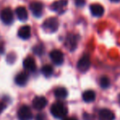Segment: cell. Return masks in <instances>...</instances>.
<instances>
[{
  "instance_id": "cell-1",
  "label": "cell",
  "mask_w": 120,
  "mask_h": 120,
  "mask_svg": "<svg viewBox=\"0 0 120 120\" xmlns=\"http://www.w3.org/2000/svg\"><path fill=\"white\" fill-rule=\"evenodd\" d=\"M50 113L54 118L58 119H64L67 118V109L65 105L62 102H55L51 105Z\"/></svg>"
},
{
  "instance_id": "cell-2",
  "label": "cell",
  "mask_w": 120,
  "mask_h": 120,
  "mask_svg": "<svg viewBox=\"0 0 120 120\" xmlns=\"http://www.w3.org/2000/svg\"><path fill=\"white\" fill-rule=\"evenodd\" d=\"M59 26L58 20L56 17H50L44 21L42 25V28L46 31L50 32H55L58 30Z\"/></svg>"
},
{
  "instance_id": "cell-3",
  "label": "cell",
  "mask_w": 120,
  "mask_h": 120,
  "mask_svg": "<svg viewBox=\"0 0 120 120\" xmlns=\"http://www.w3.org/2000/svg\"><path fill=\"white\" fill-rule=\"evenodd\" d=\"M17 117L19 120H32L33 114L31 109L27 105H22L18 109Z\"/></svg>"
},
{
  "instance_id": "cell-4",
  "label": "cell",
  "mask_w": 120,
  "mask_h": 120,
  "mask_svg": "<svg viewBox=\"0 0 120 120\" xmlns=\"http://www.w3.org/2000/svg\"><path fill=\"white\" fill-rule=\"evenodd\" d=\"M1 21L6 25H11L13 22V12L11 8H6L2 10L0 13Z\"/></svg>"
},
{
  "instance_id": "cell-5",
  "label": "cell",
  "mask_w": 120,
  "mask_h": 120,
  "mask_svg": "<svg viewBox=\"0 0 120 120\" xmlns=\"http://www.w3.org/2000/svg\"><path fill=\"white\" fill-rule=\"evenodd\" d=\"M77 69L81 72H87L90 69L91 66V59L88 55H85L78 60L77 62Z\"/></svg>"
},
{
  "instance_id": "cell-6",
  "label": "cell",
  "mask_w": 120,
  "mask_h": 120,
  "mask_svg": "<svg viewBox=\"0 0 120 120\" xmlns=\"http://www.w3.org/2000/svg\"><path fill=\"white\" fill-rule=\"evenodd\" d=\"M50 59L52 60V61L57 65H60L63 63V60H64V56L63 53L61 52L60 50H54L50 52Z\"/></svg>"
},
{
  "instance_id": "cell-7",
  "label": "cell",
  "mask_w": 120,
  "mask_h": 120,
  "mask_svg": "<svg viewBox=\"0 0 120 120\" xmlns=\"http://www.w3.org/2000/svg\"><path fill=\"white\" fill-rule=\"evenodd\" d=\"M47 101L46 98L43 96H35V98L32 101V105L37 110H41L43 109L45 106L47 105Z\"/></svg>"
},
{
  "instance_id": "cell-8",
  "label": "cell",
  "mask_w": 120,
  "mask_h": 120,
  "mask_svg": "<svg viewBox=\"0 0 120 120\" xmlns=\"http://www.w3.org/2000/svg\"><path fill=\"white\" fill-rule=\"evenodd\" d=\"M77 42H78V36L73 34H71L67 36V39H66V47L70 49V51H73L77 48Z\"/></svg>"
},
{
  "instance_id": "cell-9",
  "label": "cell",
  "mask_w": 120,
  "mask_h": 120,
  "mask_svg": "<svg viewBox=\"0 0 120 120\" xmlns=\"http://www.w3.org/2000/svg\"><path fill=\"white\" fill-rule=\"evenodd\" d=\"M67 6V0H58L52 3L51 9L57 12L64 11Z\"/></svg>"
},
{
  "instance_id": "cell-10",
  "label": "cell",
  "mask_w": 120,
  "mask_h": 120,
  "mask_svg": "<svg viewBox=\"0 0 120 120\" xmlns=\"http://www.w3.org/2000/svg\"><path fill=\"white\" fill-rule=\"evenodd\" d=\"M30 9L32 11L33 15L39 17L42 15L43 11V4L40 2H32L30 4Z\"/></svg>"
},
{
  "instance_id": "cell-11",
  "label": "cell",
  "mask_w": 120,
  "mask_h": 120,
  "mask_svg": "<svg viewBox=\"0 0 120 120\" xmlns=\"http://www.w3.org/2000/svg\"><path fill=\"white\" fill-rule=\"evenodd\" d=\"M23 67L26 70L30 72H33L36 70V64L33 57L28 56L23 60Z\"/></svg>"
},
{
  "instance_id": "cell-12",
  "label": "cell",
  "mask_w": 120,
  "mask_h": 120,
  "mask_svg": "<svg viewBox=\"0 0 120 120\" xmlns=\"http://www.w3.org/2000/svg\"><path fill=\"white\" fill-rule=\"evenodd\" d=\"M114 112L109 109H102L99 112V120H114Z\"/></svg>"
},
{
  "instance_id": "cell-13",
  "label": "cell",
  "mask_w": 120,
  "mask_h": 120,
  "mask_svg": "<svg viewBox=\"0 0 120 120\" xmlns=\"http://www.w3.org/2000/svg\"><path fill=\"white\" fill-rule=\"evenodd\" d=\"M28 81V74L26 72H21L17 74L15 77V82L18 86H25Z\"/></svg>"
},
{
  "instance_id": "cell-14",
  "label": "cell",
  "mask_w": 120,
  "mask_h": 120,
  "mask_svg": "<svg viewBox=\"0 0 120 120\" xmlns=\"http://www.w3.org/2000/svg\"><path fill=\"white\" fill-rule=\"evenodd\" d=\"M90 9H91V14L94 16H96V17L102 16L104 12V7L100 4H92L90 7Z\"/></svg>"
},
{
  "instance_id": "cell-15",
  "label": "cell",
  "mask_w": 120,
  "mask_h": 120,
  "mask_svg": "<svg viewBox=\"0 0 120 120\" xmlns=\"http://www.w3.org/2000/svg\"><path fill=\"white\" fill-rule=\"evenodd\" d=\"M31 34V30L29 25H24L18 30V36L22 39H28Z\"/></svg>"
},
{
  "instance_id": "cell-16",
  "label": "cell",
  "mask_w": 120,
  "mask_h": 120,
  "mask_svg": "<svg viewBox=\"0 0 120 120\" xmlns=\"http://www.w3.org/2000/svg\"><path fill=\"white\" fill-rule=\"evenodd\" d=\"M15 11H16L17 16L18 19L20 21H25L27 20L28 12H27V10L26 9V8H24V7H18V8H16Z\"/></svg>"
},
{
  "instance_id": "cell-17",
  "label": "cell",
  "mask_w": 120,
  "mask_h": 120,
  "mask_svg": "<svg viewBox=\"0 0 120 120\" xmlns=\"http://www.w3.org/2000/svg\"><path fill=\"white\" fill-rule=\"evenodd\" d=\"M96 95L93 90H87L82 93V99L85 102L91 103L95 100Z\"/></svg>"
},
{
  "instance_id": "cell-18",
  "label": "cell",
  "mask_w": 120,
  "mask_h": 120,
  "mask_svg": "<svg viewBox=\"0 0 120 120\" xmlns=\"http://www.w3.org/2000/svg\"><path fill=\"white\" fill-rule=\"evenodd\" d=\"M54 96L58 99H65L67 96V91L65 87H57L54 90Z\"/></svg>"
},
{
  "instance_id": "cell-19",
  "label": "cell",
  "mask_w": 120,
  "mask_h": 120,
  "mask_svg": "<svg viewBox=\"0 0 120 120\" xmlns=\"http://www.w3.org/2000/svg\"><path fill=\"white\" fill-rule=\"evenodd\" d=\"M41 73L43 74L44 76L49 78V77H50L52 74H53L54 69H53V67H52L50 65H44V66L42 67Z\"/></svg>"
},
{
  "instance_id": "cell-20",
  "label": "cell",
  "mask_w": 120,
  "mask_h": 120,
  "mask_svg": "<svg viewBox=\"0 0 120 120\" xmlns=\"http://www.w3.org/2000/svg\"><path fill=\"white\" fill-rule=\"evenodd\" d=\"M99 84H100L102 88H108L109 87V85H110V80L106 76H103L99 79Z\"/></svg>"
},
{
  "instance_id": "cell-21",
  "label": "cell",
  "mask_w": 120,
  "mask_h": 120,
  "mask_svg": "<svg viewBox=\"0 0 120 120\" xmlns=\"http://www.w3.org/2000/svg\"><path fill=\"white\" fill-rule=\"evenodd\" d=\"M33 51L36 55H42L44 53V48L42 45H38L33 48Z\"/></svg>"
},
{
  "instance_id": "cell-22",
  "label": "cell",
  "mask_w": 120,
  "mask_h": 120,
  "mask_svg": "<svg viewBox=\"0 0 120 120\" xmlns=\"http://www.w3.org/2000/svg\"><path fill=\"white\" fill-rule=\"evenodd\" d=\"M6 107H7V105H6V104H5V103L0 102V114H1V113L3 112L5 109H6Z\"/></svg>"
},
{
  "instance_id": "cell-23",
  "label": "cell",
  "mask_w": 120,
  "mask_h": 120,
  "mask_svg": "<svg viewBox=\"0 0 120 120\" xmlns=\"http://www.w3.org/2000/svg\"><path fill=\"white\" fill-rule=\"evenodd\" d=\"M45 117L43 114H39L38 115L36 116V120H45Z\"/></svg>"
},
{
  "instance_id": "cell-24",
  "label": "cell",
  "mask_w": 120,
  "mask_h": 120,
  "mask_svg": "<svg viewBox=\"0 0 120 120\" xmlns=\"http://www.w3.org/2000/svg\"><path fill=\"white\" fill-rule=\"evenodd\" d=\"M77 4L78 5V6H82V5L84 4V1L83 0H77Z\"/></svg>"
},
{
  "instance_id": "cell-25",
  "label": "cell",
  "mask_w": 120,
  "mask_h": 120,
  "mask_svg": "<svg viewBox=\"0 0 120 120\" xmlns=\"http://www.w3.org/2000/svg\"><path fill=\"white\" fill-rule=\"evenodd\" d=\"M63 120H77L76 118H73V117H67L65 118Z\"/></svg>"
},
{
  "instance_id": "cell-26",
  "label": "cell",
  "mask_w": 120,
  "mask_h": 120,
  "mask_svg": "<svg viewBox=\"0 0 120 120\" xmlns=\"http://www.w3.org/2000/svg\"><path fill=\"white\" fill-rule=\"evenodd\" d=\"M112 2H115V3H118V2H119L120 0H111Z\"/></svg>"
},
{
  "instance_id": "cell-27",
  "label": "cell",
  "mask_w": 120,
  "mask_h": 120,
  "mask_svg": "<svg viewBox=\"0 0 120 120\" xmlns=\"http://www.w3.org/2000/svg\"><path fill=\"white\" fill-rule=\"evenodd\" d=\"M119 103H120V96H119Z\"/></svg>"
}]
</instances>
